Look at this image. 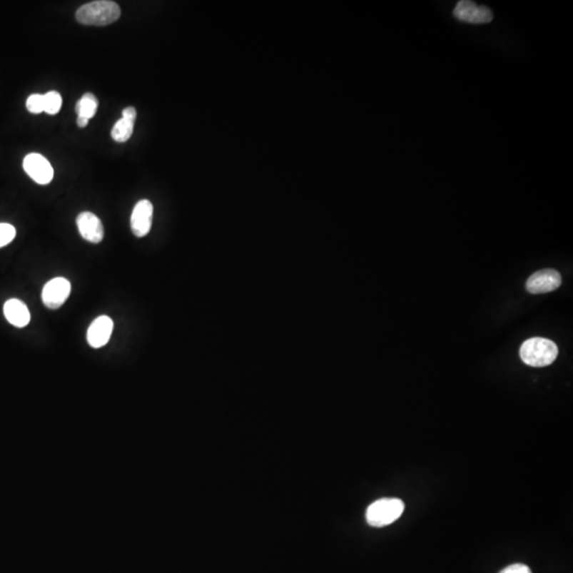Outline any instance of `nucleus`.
<instances>
[{"label":"nucleus","mask_w":573,"mask_h":573,"mask_svg":"<svg viewBox=\"0 0 573 573\" xmlns=\"http://www.w3.org/2000/svg\"><path fill=\"white\" fill-rule=\"evenodd\" d=\"M121 10L118 4L110 0H99L83 4L76 13L78 23L86 26H108L118 21Z\"/></svg>","instance_id":"1"},{"label":"nucleus","mask_w":573,"mask_h":573,"mask_svg":"<svg viewBox=\"0 0 573 573\" xmlns=\"http://www.w3.org/2000/svg\"><path fill=\"white\" fill-rule=\"evenodd\" d=\"M559 355L557 344L544 338L527 340L520 348V358L526 365L544 367L552 365Z\"/></svg>","instance_id":"2"},{"label":"nucleus","mask_w":573,"mask_h":573,"mask_svg":"<svg viewBox=\"0 0 573 573\" xmlns=\"http://www.w3.org/2000/svg\"><path fill=\"white\" fill-rule=\"evenodd\" d=\"M405 511V504L400 499L383 498L375 501L367 509V524L375 528H382L400 519Z\"/></svg>","instance_id":"3"},{"label":"nucleus","mask_w":573,"mask_h":573,"mask_svg":"<svg viewBox=\"0 0 573 573\" xmlns=\"http://www.w3.org/2000/svg\"><path fill=\"white\" fill-rule=\"evenodd\" d=\"M71 284L64 278H56L44 286L41 300L47 308L59 309L71 295Z\"/></svg>","instance_id":"4"},{"label":"nucleus","mask_w":573,"mask_h":573,"mask_svg":"<svg viewBox=\"0 0 573 573\" xmlns=\"http://www.w3.org/2000/svg\"><path fill=\"white\" fill-rule=\"evenodd\" d=\"M455 19L463 23L481 25V24L491 23L494 15L490 8L485 6H478L472 1H459L453 10Z\"/></svg>","instance_id":"5"},{"label":"nucleus","mask_w":573,"mask_h":573,"mask_svg":"<svg viewBox=\"0 0 573 573\" xmlns=\"http://www.w3.org/2000/svg\"><path fill=\"white\" fill-rule=\"evenodd\" d=\"M26 173L40 185H48L54 178V171L47 158L39 153H30L24 158Z\"/></svg>","instance_id":"6"},{"label":"nucleus","mask_w":573,"mask_h":573,"mask_svg":"<svg viewBox=\"0 0 573 573\" xmlns=\"http://www.w3.org/2000/svg\"><path fill=\"white\" fill-rule=\"evenodd\" d=\"M153 205L149 200L137 202L131 215V230L138 238L147 236L151 230Z\"/></svg>","instance_id":"7"},{"label":"nucleus","mask_w":573,"mask_h":573,"mask_svg":"<svg viewBox=\"0 0 573 573\" xmlns=\"http://www.w3.org/2000/svg\"><path fill=\"white\" fill-rule=\"evenodd\" d=\"M561 285L562 278L559 272L553 269H544L531 275L526 288L530 293L542 294L554 291Z\"/></svg>","instance_id":"8"},{"label":"nucleus","mask_w":573,"mask_h":573,"mask_svg":"<svg viewBox=\"0 0 573 573\" xmlns=\"http://www.w3.org/2000/svg\"><path fill=\"white\" fill-rule=\"evenodd\" d=\"M77 226L83 239L91 243H101L104 238V228L101 220L91 211H83L77 217Z\"/></svg>","instance_id":"9"},{"label":"nucleus","mask_w":573,"mask_h":573,"mask_svg":"<svg viewBox=\"0 0 573 573\" xmlns=\"http://www.w3.org/2000/svg\"><path fill=\"white\" fill-rule=\"evenodd\" d=\"M114 323L110 317L101 315L93 320L87 329V343L93 348H101L108 343L112 337Z\"/></svg>","instance_id":"10"},{"label":"nucleus","mask_w":573,"mask_h":573,"mask_svg":"<svg viewBox=\"0 0 573 573\" xmlns=\"http://www.w3.org/2000/svg\"><path fill=\"white\" fill-rule=\"evenodd\" d=\"M4 315L6 321L17 328H26L31 320L27 305L17 298L6 300L4 306Z\"/></svg>","instance_id":"11"},{"label":"nucleus","mask_w":573,"mask_h":573,"mask_svg":"<svg viewBox=\"0 0 573 573\" xmlns=\"http://www.w3.org/2000/svg\"><path fill=\"white\" fill-rule=\"evenodd\" d=\"M98 106H99V101H98L97 97L93 93H86L78 100L77 104H76V112H77L78 116L84 117L89 121L95 117Z\"/></svg>","instance_id":"12"},{"label":"nucleus","mask_w":573,"mask_h":573,"mask_svg":"<svg viewBox=\"0 0 573 573\" xmlns=\"http://www.w3.org/2000/svg\"><path fill=\"white\" fill-rule=\"evenodd\" d=\"M134 123L124 118L119 119L114 124L112 132H111L112 138L116 143H126V141H128L132 137L133 132H134Z\"/></svg>","instance_id":"13"},{"label":"nucleus","mask_w":573,"mask_h":573,"mask_svg":"<svg viewBox=\"0 0 573 573\" xmlns=\"http://www.w3.org/2000/svg\"><path fill=\"white\" fill-rule=\"evenodd\" d=\"M62 108V96L56 91H48L44 95V112L49 115L58 114Z\"/></svg>","instance_id":"14"},{"label":"nucleus","mask_w":573,"mask_h":573,"mask_svg":"<svg viewBox=\"0 0 573 573\" xmlns=\"http://www.w3.org/2000/svg\"><path fill=\"white\" fill-rule=\"evenodd\" d=\"M15 236H16V230L14 226L9 223H0V248H4L12 243Z\"/></svg>","instance_id":"15"},{"label":"nucleus","mask_w":573,"mask_h":573,"mask_svg":"<svg viewBox=\"0 0 573 573\" xmlns=\"http://www.w3.org/2000/svg\"><path fill=\"white\" fill-rule=\"evenodd\" d=\"M26 106L32 114H41L44 112V95L34 93V95L29 96L26 102Z\"/></svg>","instance_id":"16"},{"label":"nucleus","mask_w":573,"mask_h":573,"mask_svg":"<svg viewBox=\"0 0 573 573\" xmlns=\"http://www.w3.org/2000/svg\"><path fill=\"white\" fill-rule=\"evenodd\" d=\"M499 573H532V572L528 566L524 565V564H513Z\"/></svg>","instance_id":"17"},{"label":"nucleus","mask_w":573,"mask_h":573,"mask_svg":"<svg viewBox=\"0 0 573 573\" xmlns=\"http://www.w3.org/2000/svg\"><path fill=\"white\" fill-rule=\"evenodd\" d=\"M137 117V112L136 108L134 106H128V108H124L123 111V118L126 119V121H132V123H135L136 121Z\"/></svg>","instance_id":"18"},{"label":"nucleus","mask_w":573,"mask_h":573,"mask_svg":"<svg viewBox=\"0 0 573 573\" xmlns=\"http://www.w3.org/2000/svg\"><path fill=\"white\" fill-rule=\"evenodd\" d=\"M88 119L84 118V117L78 116L77 124L79 128H85L88 124Z\"/></svg>","instance_id":"19"}]
</instances>
